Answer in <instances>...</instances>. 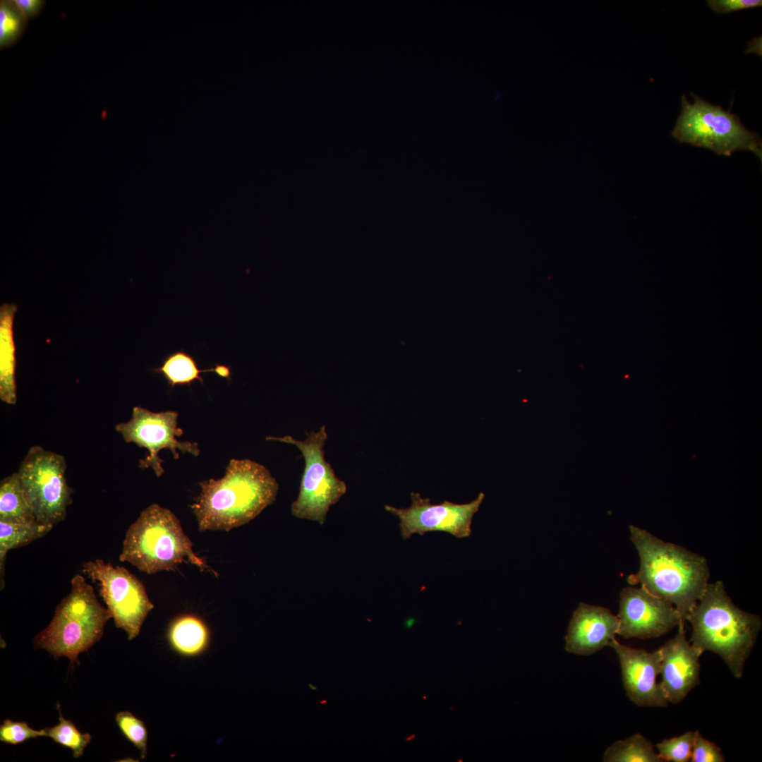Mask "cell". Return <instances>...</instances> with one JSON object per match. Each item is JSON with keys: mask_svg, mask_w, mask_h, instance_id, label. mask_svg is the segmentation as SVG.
<instances>
[{"mask_svg": "<svg viewBox=\"0 0 762 762\" xmlns=\"http://www.w3.org/2000/svg\"><path fill=\"white\" fill-rule=\"evenodd\" d=\"M190 506L200 531H226L256 517L276 499L279 485L263 465L250 459L230 460L223 478L200 483Z\"/></svg>", "mask_w": 762, "mask_h": 762, "instance_id": "cell-1", "label": "cell"}, {"mask_svg": "<svg viewBox=\"0 0 762 762\" xmlns=\"http://www.w3.org/2000/svg\"><path fill=\"white\" fill-rule=\"evenodd\" d=\"M629 532L640 564L637 573L628 576V582L640 583L651 593L671 603L685 622L708 584L707 560L637 526L631 525Z\"/></svg>", "mask_w": 762, "mask_h": 762, "instance_id": "cell-2", "label": "cell"}, {"mask_svg": "<svg viewBox=\"0 0 762 762\" xmlns=\"http://www.w3.org/2000/svg\"><path fill=\"white\" fill-rule=\"evenodd\" d=\"M686 620L692 628L689 642L703 653L720 655L740 678L761 629V617L737 607L718 581L707 585Z\"/></svg>", "mask_w": 762, "mask_h": 762, "instance_id": "cell-3", "label": "cell"}, {"mask_svg": "<svg viewBox=\"0 0 762 762\" xmlns=\"http://www.w3.org/2000/svg\"><path fill=\"white\" fill-rule=\"evenodd\" d=\"M192 546L176 515L155 503L128 528L119 560L147 574L173 571L183 562L201 569L207 567Z\"/></svg>", "mask_w": 762, "mask_h": 762, "instance_id": "cell-4", "label": "cell"}, {"mask_svg": "<svg viewBox=\"0 0 762 762\" xmlns=\"http://www.w3.org/2000/svg\"><path fill=\"white\" fill-rule=\"evenodd\" d=\"M71 585L70 593L58 605L49 625L34 637L32 645L56 658L66 657L73 665L78 663L80 653L100 640L111 615L83 576L75 575Z\"/></svg>", "mask_w": 762, "mask_h": 762, "instance_id": "cell-5", "label": "cell"}, {"mask_svg": "<svg viewBox=\"0 0 762 762\" xmlns=\"http://www.w3.org/2000/svg\"><path fill=\"white\" fill-rule=\"evenodd\" d=\"M694 102L682 97V111L672 137L682 143L710 150L718 155L730 156L738 150H749L760 159L762 143L760 136L748 131L739 117L710 104L694 93Z\"/></svg>", "mask_w": 762, "mask_h": 762, "instance_id": "cell-6", "label": "cell"}, {"mask_svg": "<svg viewBox=\"0 0 762 762\" xmlns=\"http://www.w3.org/2000/svg\"><path fill=\"white\" fill-rule=\"evenodd\" d=\"M266 439L294 445L301 451L305 467L298 495L291 504V514L297 518L323 524L330 507L346 491V483L336 476L332 467L325 459L323 448L327 439L325 426L308 434L304 440H296L290 435L270 436Z\"/></svg>", "mask_w": 762, "mask_h": 762, "instance_id": "cell-7", "label": "cell"}, {"mask_svg": "<svg viewBox=\"0 0 762 762\" xmlns=\"http://www.w3.org/2000/svg\"><path fill=\"white\" fill-rule=\"evenodd\" d=\"M66 464L61 454L36 445L22 461L18 474L36 521L54 526L66 516L71 488L66 478Z\"/></svg>", "mask_w": 762, "mask_h": 762, "instance_id": "cell-8", "label": "cell"}, {"mask_svg": "<svg viewBox=\"0 0 762 762\" xmlns=\"http://www.w3.org/2000/svg\"><path fill=\"white\" fill-rule=\"evenodd\" d=\"M82 567L83 573L98 583L116 627L125 631L129 641L134 639L155 607L143 583L125 567L101 559L85 562Z\"/></svg>", "mask_w": 762, "mask_h": 762, "instance_id": "cell-9", "label": "cell"}, {"mask_svg": "<svg viewBox=\"0 0 762 762\" xmlns=\"http://www.w3.org/2000/svg\"><path fill=\"white\" fill-rule=\"evenodd\" d=\"M178 416L176 411L152 412L135 406L131 419L115 427L126 442H133L148 450L149 454L140 460L139 467L152 468L157 477L164 473L163 460L158 455L161 449H170L175 459L179 458L177 449L195 456L200 454L196 442H180L175 438L183 434L182 429L177 427Z\"/></svg>", "mask_w": 762, "mask_h": 762, "instance_id": "cell-10", "label": "cell"}, {"mask_svg": "<svg viewBox=\"0 0 762 762\" xmlns=\"http://www.w3.org/2000/svg\"><path fill=\"white\" fill-rule=\"evenodd\" d=\"M411 504L407 508H397L385 505L386 511L400 520V531L403 539L417 533L423 536L429 531H443L459 538L468 537L471 533V522L478 511L485 495L480 492L471 502L456 504L445 500L433 504L428 497L423 498L419 492L410 493Z\"/></svg>", "mask_w": 762, "mask_h": 762, "instance_id": "cell-11", "label": "cell"}, {"mask_svg": "<svg viewBox=\"0 0 762 762\" xmlns=\"http://www.w3.org/2000/svg\"><path fill=\"white\" fill-rule=\"evenodd\" d=\"M617 617V634L626 639L658 637L684 622L671 603L642 586L622 590Z\"/></svg>", "mask_w": 762, "mask_h": 762, "instance_id": "cell-12", "label": "cell"}, {"mask_svg": "<svg viewBox=\"0 0 762 762\" xmlns=\"http://www.w3.org/2000/svg\"><path fill=\"white\" fill-rule=\"evenodd\" d=\"M619 661L624 687L629 698L639 706L665 707L668 701L656 678L660 675V650L649 652L620 643L615 638L609 646Z\"/></svg>", "mask_w": 762, "mask_h": 762, "instance_id": "cell-13", "label": "cell"}, {"mask_svg": "<svg viewBox=\"0 0 762 762\" xmlns=\"http://www.w3.org/2000/svg\"><path fill=\"white\" fill-rule=\"evenodd\" d=\"M675 637L659 649L661 654L659 682L669 703L681 702L698 684L703 652L686 638L684 622L677 626Z\"/></svg>", "mask_w": 762, "mask_h": 762, "instance_id": "cell-14", "label": "cell"}, {"mask_svg": "<svg viewBox=\"0 0 762 762\" xmlns=\"http://www.w3.org/2000/svg\"><path fill=\"white\" fill-rule=\"evenodd\" d=\"M618 629L619 619L609 609L581 603L569 622L565 649L576 655H591L609 646Z\"/></svg>", "mask_w": 762, "mask_h": 762, "instance_id": "cell-15", "label": "cell"}, {"mask_svg": "<svg viewBox=\"0 0 762 762\" xmlns=\"http://www.w3.org/2000/svg\"><path fill=\"white\" fill-rule=\"evenodd\" d=\"M167 640L170 648L177 655L195 658L208 650L211 634L201 617L193 614H183L170 622Z\"/></svg>", "mask_w": 762, "mask_h": 762, "instance_id": "cell-16", "label": "cell"}, {"mask_svg": "<svg viewBox=\"0 0 762 762\" xmlns=\"http://www.w3.org/2000/svg\"><path fill=\"white\" fill-rule=\"evenodd\" d=\"M17 306L5 303L0 308V398L8 404L16 403V346L13 324Z\"/></svg>", "mask_w": 762, "mask_h": 762, "instance_id": "cell-17", "label": "cell"}, {"mask_svg": "<svg viewBox=\"0 0 762 762\" xmlns=\"http://www.w3.org/2000/svg\"><path fill=\"white\" fill-rule=\"evenodd\" d=\"M154 371L162 374L171 388L176 385L190 386L195 380L204 382L200 375L202 373L214 372L219 376L229 379L231 377L230 367L217 364L213 368L201 370L198 368L197 361L184 349H181L169 354L159 368Z\"/></svg>", "mask_w": 762, "mask_h": 762, "instance_id": "cell-18", "label": "cell"}, {"mask_svg": "<svg viewBox=\"0 0 762 762\" xmlns=\"http://www.w3.org/2000/svg\"><path fill=\"white\" fill-rule=\"evenodd\" d=\"M0 521L13 523L37 521L18 472L1 481Z\"/></svg>", "mask_w": 762, "mask_h": 762, "instance_id": "cell-19", "label": "cell"}, {"mask_svg": "<svg viewBox=\"0 0 762 762\" xmlns=\"http://www.w3.org/2000/svg\"><path fill=\"white\" fill-rule=\"evenodd\" d=\"M53 527L37 521L13 523L0 521V577L1 589L4 588V565L7 552L25 545L49 533Z\"/></svg>", "mask_w": 762, "mask_h": 762, "instance_id": "cell-20", "label": "cell"}, {"mask_svg": "<svg viewBox=\"0 0 762 762\" xmlns=\"http://www.w3.org/2000/svg\"><path fill=\"white\" fill-rule=\"evenodd\" d=\"M605 762H663L652 743L641 734L615 742L605 751Z\"/></svg>", "mask_w": 762, "mask_h": 762, "instance_id": "cell-21", "label": "cell"}, {"mask_svg": "<svg viewBox=\"0 0 762 762\" xmlns=\"http://www.w3.org/2000/svg\"><path fill=\"white\" fill-rule=\"evenodd\" d=\"M57 708L59 713V723L45 729L46 737L71 749L73 757L78 758L83 755L84 749L90 742L91 735L89 733L80 732L71 720L64 718L59 704Z\"/></svg>", "mask_w": 762, "mask_h": 762, "instance_id": "cell-22", "label": "cell"}, {"mask_svg": "<svg viewBox=\"0 0 762 762\" xmlns=\"http://www.w3.org/2000/svg\"><path fill=\"white\" fill-rule=\"evenodd\" d=\"M27 18L14 0L0 3V47L4 48L16 43L23 34Z\"/></svg>", "mask_w": 762, "mask_h": 762, "instance_id": "cell-23", "label": "cell"}, {"mask_svg": "<svg viewBox=\"0 0 762 762\" xmlns=\"http://www.w3.org/2000/svg\"><path fill=\"white\" fill-rule=\"evenodd\" d=\"M696 731H688L656 744L658 754L662 761L688 762L691 760Z\"/></svg>", "mask_w": 762, "mask_h": 762, "instance_id": "cell-24", "label": "cell"}, {"mask_svg": "<svg viewBox=\"0 0 762 762\" xmlns=\"http://www.w3.org/2000/svg\"><path fill=\"white\" fill-rule=\"evenodd\" d=\"M115 719L123 735L140 751L141 758H145L147 730L145 723L129 711L117 713Z\"/></svg>", "mask_w": 762, "mask_h": 762, "instance_id": "cell-25", "label": "cell"}, {"mask_svg": "<svg viewBox=\"0 0 762 762\" xmlns=\"http://www.w3.org/2000/svg\"><path fill=\"white\" fill-rule=\"evenodd\" d=\"M42 736H46L45 729L34 730L25 722L6 719L0 726V740L6 744L16 745Z\"/></svg>", "mask_w": 762, "mask_h": 762, "instance_id": "cell-26", "label": "cell"}, {"mask_svg": "<svg viewBox=\"0 0 762 762\" xmlns=\"http://www.w3.org/2000/svg\"><path fill=\"white\" fill-rule=\"evenodd\" d=\"M690 761L692 762H723L725 758L719 746L704 738L696 730Z\"/></svg>", "mask_w": 762, "mask_h": 762, "instance_id": "cell-27", "label": "cell"}, {"mask_svg": "<svg viewBox=\"0 0 762 762\" xmlns=\"http://www.w3.org/2000/svg\"><path fill=\"white\" fill-rule=\"evenodd\" d=\"M708 6L716 13L726 14L743 9L759 7L761 0H709Z\"/></svg>", "mask_w": 762, "mask_h": 762, "instance_id": "cell-28", "label": "cell"}, {"mask_svg": "<svg viewBox=\"0 0 762 762\" xmlns=\"http://www.w3.org/2000/svg\"><path fill=\"white\" fill-rule=\"evenodd\" d=\"M14 1L27 19L37 16L45 4V1L42 0H14Z\"/></svg>", "mask_w": 762, "mask_h": 762, "instance_id": "cell-29", "label": "cell"}, {"mask_svg": "<svg viewBox=\"0 0 762 762\" xmlns=\"http://www.w3.org/2000/svg\"><path fill=\"white\" fill-rule=\"evenodd\" d=\"M308 686L312 690H316L317 689V687H313V685H312L311 684H308Z\"/></svg>", "mask_w": 762, "mask_h": 762, "instance_id": "cell-30", "label": "cell"}]
</instances>
